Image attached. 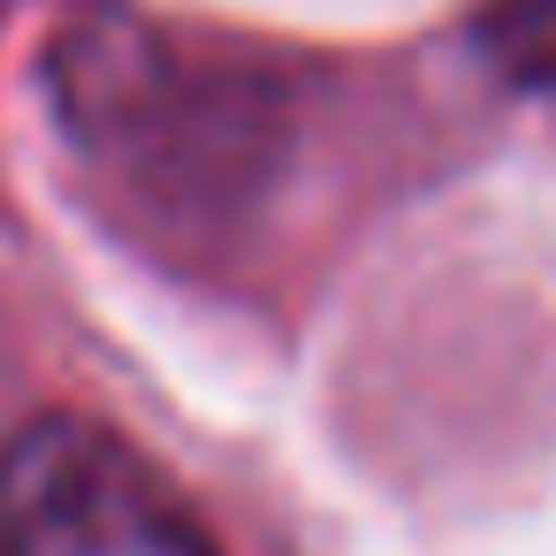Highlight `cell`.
<instances>
[{
	"instance_id": "6da1fadb",
	"label": "cell",
	"mask_w": 556,
	"mask_h": 556,
	"mask_svg": "<svg viewBox=\"0 0 556 556\" xmlns=\"http://www.w3.org/2000/svg\"><path fill=\"white\" fill-rule=\"evenodd\" d=\"M47 100L100 191L153 229H214L275 191L298 123L290 85L244 54L184 39L146 9H92L62 24Z\"/></svg>"
},
{
	"instance_id": "7a4b0ae2",
	"label": "cell",
	"mask_w": 556,
	"mask_h": 556,
	"mask_svg": "<svg viewBox=\"0 0 556 556\" xmlns=\"http://www.w3.org/2000/svg\"><path fill=\"white\" fill-rule=\"evenodd\" d=\"M0 556H222L184 488L108 419L39 412L0 442Z\"/></svg>"
},
{
	"instance_id": "3957f363",
	"label": "cell",
	"mask_w": 556,
	"mask_h": 556,
	"mask_svg": "<svg viewBox=\"0 0 556 556\" xmlns=\"http://www.w3.org/2000/svg\"><path fill=\"white\" fill-rule=\"evenodd\" d=\"M480 54L510 92L556 100V0H488L480 9Z\"/></svg>"
}]
</instances>
